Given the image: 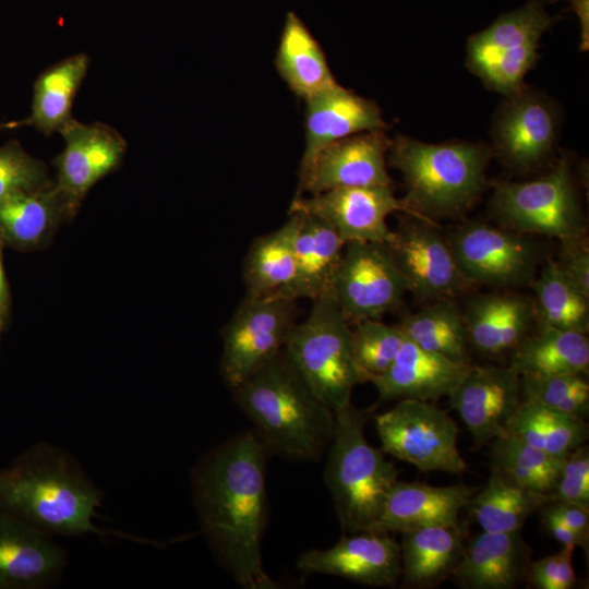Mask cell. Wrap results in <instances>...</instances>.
Here are the masks:
<instances>
[{"mask_svg": "<svg viewBox=\"0 0 589 589\" xmlns=\"http://www.w3.org/2000/svg\"><path fill=\"white\" fill-rule=\"evenodd\" d=\"M491 469L522 488L549 494L558 477L564 457L538 449L510 433L489 443Z\"/></svg>", "mask_w": 589, "mask_h": 589, "instance_id": "cell-37", "label": "cell"}, {"mask_svg": "<svg viewBox=\"0 0 589 589\" xmlns=\"http://www.w3.org/2000/svg\"><path fill=\"white\" fill-rule=\"evenodd\" d=\"M335 413L324 481L347 534L370 531L398 481V470L365 438L366 411L351 404Z\"/></svg>", "mask_w": 589, "mask_h": 589, "instance_id": "cell-5", "label": "cell"}, {"mask_svg": "<svg viewBox=\"0 0 589 589\" xmlns=\"http://www.w3.org/2000/svg\"><path fill=\"white\" fill-rule=\"evenodd\" d=\"M548 497L549 502L573 503L589 508V450L585 444L565 456Z\"/></svg>", "mask_w": 589, "mask_h": 589, "instance_id": "cell-41", "label": "cell"}, {"mask_svg": "<svg viewBox=\"0 0 589 589\" xmlns=\"http://www.w3.org/2000/svg\"><path fill=\"white\" fill-rule=\"evenodd\" d=\"M407 286L387 244L346 243L329 296L351 325L380 320L402 303Z\"/></svg>", "mask_w": 589, "mask_h": 589, "instance_id": "cell-11", "label": "cell"}, {"mask_svg": "<svg viewBox=\"0 0 589 589\" xmlns=\"http://www.w3.org/2000/svg\"><path fill=\"white\" fill-rule=\"evenodd\" d=\"M581 27V49L589 47V0H572Z\"/></svg>", "mask_w": 589, "mask_h": 589, "instance_id": "cell-46", "label": "cell"}, {"mask_svg": "<svg viewBox=\"0 0 589 589\" xmlns=\"http://www.w3.org/2000/svg\"><path fill=\"white\" fill-rule=\"evenodd\" d=\"M0 329H1V326H0Z\"/></svg>", "mask_w": 589, "mask_h": 589, "instance_id": "cell-49", "label": "cell"}, {"mask_svg": "<svg viewBox=\"0 0 589 589\" xmlns=\"http://www.w3.org/2000/svg\"><path fill=\"white\" fill-rule=\"evenodd\" d=\"M21 124H23V122H10V123H5V124H1L0 129L14 128V127H19Z\"/></svg>", "mask_w": 589, "mask_h": 589, "instance_id": "cell-48", "label": "cell"}, {"mask_svg": "<svg viewBox=\"0 0 589 589\" xmlns=\"http://www.w3.org/2000/svg\"><path fill=\"white\" fill-rule=\"evenodd\" d=\"M420 348L458 362H470L462 313L452 298H442L396 324Z\"/></svg>", "mask_w": 589, "mask_h": 589, "instance_id": "cell-34", "label": "cell"}, {"mask_svg": "<svg viewBox=\"0 0 589 589\" xmlns=\"http://www.w3.org/2000/svg\"><path fill=\"white\" fill-rule=\"evenodd\" d=\"M387 243L407 291L420 300L453 298L469 281L434 221L407 215Z\"/></svg>", "mask_w": 589, "mask_h": 589, "instance_id": "cell-14", "label": "cell"}, {"mask_svg": "<svg viewBox=\"0 0 589 589\" xmlns=\"http://www.w3.org/2000/svg\"><path fill=\"white\" fill-rule=\"evenodd\" d=\"M390 144L378 130L357 133L326 145L300 170L297 195H313L338 188L392 187L385 160Z\"/></svg>", "mask_w": 589, "mask_h": 589, "instance_id": "cell-16", "label": "cell"}, {"mask_svg": "<svg viewBox=\"0 0 589 589\" xmlns=\"http://www.w3.org/2000/svg\"><path fill=\"white\" fill-rule=\"evenodd\" d=\"M477 489L465 484L435 486L421 482L397 481L370 531L396 532L441 525H458Z\"/></svg>", "mask_w": 589, "mask_h": 589, "instance_id": "cell-19", "label": "cell"}, {"mask_svg": "<svg viewBox=\"0 0 589 589\" xmlns=\"http://www.w3.org/2000/svg\"><path fill=\"white\" fill-rule=\"evenodd\" d=\"M541 513V522L545 530L563 546H581L588 551L589 541L581 538L544 506Z\"/></svg>", "mask_w": 589, "mask_h": 589, "instance_id": "cell-45", "label": "cell"}, {"mask_svg": "<svg viewBox=\"0 0 589 589\" xmlns=\"http://www.w3.org/2000/svg\"><path fill=\"white\" fill-rule=\"evenodd\" d=\"M447 240L469 284L517 288L531 284L536 277L539 251L521 233L469 223L452 231Z\"/></svg>", "mask_w": 589, "mask_h": 589, "instance_id": "cell-12", "label": "cell"}, {"mask_svg": "<svg viewBox=\"0 0 589 589\" xmlns=\"http://www.w3.org/2000/svg\"><path fill=\"white\" fill-rule=\"evenodd\" d=\"M2 247L0 241V326L2 327L9 308V292L2 265Z\"/></svg>", "mask_w": 589, "mask_h": 589, "instance_id": "cell-47", "label": "cell"}, {"mask_svg": "<svg viewBox=\"0 0 589 589\" xmlns=\"http://www.w3.org/2000/svg\"><path fill=\"white\" fill-rule=\"evenodd\" d=\"M402 584L411 589H430L450 577L464 550L458 525L430 526L401 533Z\"/></svg>", "mask_w": 589, "mask_h": 589, "instance_id": "cell-27", "label": "cell"}, {"mask_svg": "<svg viewBox=\"0 0 589 589\" xmlns=\"http://www.w3.org/2000/svg\"><path fill=\"white\" fill-rule=\"evenodd\" d=\"M275 64L291 92L303 100L338 84L321 46L294 12L286 15Z\"/></svg>", "mask_w": 589, "mask_h": 589, "instance_id": "cell-31", "label": "cell"}, {"mask_svg": "<svg viewBox=\"0 0 589 589\" xmlns=\"http://www.w3.org/2000/svg\"><path fill=\"white\" fill-rule=\"evenodd\" d=\"M69 218L53 183L0 200V241L31 250L46 243L62 219Z\"/></svg>", "mask_w": 589, "mask_h": 589, "instance_id": "cell-28", "label": "cell"}, {"mask_svg": "<svg viewBox=\"0 0 589 589\" xmlns=\"http://www.w3.org/2000/svg\"><path fill=\"white\" fill-rule=\"evenodd\" d=\"M521 400L585 420L589 383L582 375L520 376Z\"/></svg>", "mask_w": 589, "mask_h": 589, "instance_id": "cell-39", "label": "cell"}, {"mask_svg": "<svg viewBox=\"0 0 589 589\" xmlns=\"http://www.w3.org/2000/svg\"><path fill=\"white\" fill-rule=\"evenodd\" d=\"M301 215L294 247V275L278 296L313 301L329 294L346 243L325 220Z\"/></svg>", "mask_w": 589, "mask_h": 589, "instance_id": "cell-25", "label": "cell"}, {"mask_svg": "<svg viewBox=\"0 0 589 589\" xmlns=\"http://www.w3.org/2000/svg\"><path fill=\"white\" fill-rule=\"evenodd\" d=\"M51 183L45 165L27 154L17 141L0 147V200Z\"/></svg>", "mask_w": 589, "mask_h": 589, "instance_id": "cell-40", "label": "cell"}, {"mask_svg": "<svg viewBox=\"0 0 589 589\" xmlns=\"http://www.w3.org/2000/svg\"><path fill=\"white\" fill-rule=\"evenodd\" d=\"M268 452L254 432H240L214 448L193 472L201 526L216 557L245 589H276L262 561L267 517Z\"/></svg>", "mask_w": 589, "mask_h": 589, "instance_id": "cell-1", "label": "cell"}, {"mask_svg": "<svg viewBox=\"0 0 589 589\" xmlns=\"http://www.w3.org/2000/svg\"><path fill=\"white\" fill-rule=\"evenodd\" d=\"M561 243L558 266L589 297V249L585 237Z\"/></svg>", "mask_w": 589, "mask_h": 589, "instance_id": "cell-43", "label": "cell"}, {"mask_svg": "<svg viewBox=\"0 0 589 589\" xmlns=\"http://www.w3.org/2000/svg\"><path fill=\"white\" fill-rule=\"evenodd\" d=\"M509 365L519 376L584 375L589 341L585 333L540 327L512 351Z\"/></svg>", "mask_w": 589, "mask_h": 589, "instance_id": "cell-30", "label": "cell"}, {"mask_svg": "<svg viewBox=\"0 0 589 589\" xmlns=\"http://www.w3.org/2000/svg\"><path fill=\"white\" fill-rule=\"evenodd\" d=\"M298 301L279 296L247 298L221 329L220 374L233 390L285 346L299 314Z\"/></svg>", "mask_w": 589, "mask_h": 589, "instance_id": "cell-10", "label": "cell"}, {"mask_svg": "<svg viewBox=\"0 0 589 589\" xmlns=\"http://www.w3.org/2000/svg\"><path fill=\"white\" fill-rule=\"evenodd\" d=\"M470 365L429 352L405 338L388 369L370 382L377 390L380 402L431 401L448 396Z\"/></svg>", "mask_w": 589, "mask_h": 589, "instance_id": "cell-20", "label": "cell"}, {"mask_svg": "<svg viewBox=\"0 0 589 589\" xmlns=\"http://www.w3.org/2000/svg\"><path fill=\"white\" fill-rule=\"evenodd\" d=\"M531 554L520 530L482 531L465 545L450 577L462 589H514L526 582Z\"/></svg>", "mask_w": 589, "mask_h": 589, "instance_id": "cell-21", "label": "cell"}, {"mask_svg": "<svg viewBox=\"0 0 589 589\" xmlns=\"http://www.w3.org/2000/svg\"><path fill=\"white\" fill-rule=\"evenodd\" d=\"M63 566L62 552L38 529L0 513V588H33Z\"/></svg>", "mask_w": 589, "mask_h": 589, "instance_id": "cell-26", "label": "cell"}, {"mask_svg": "<svg viewBox=\"0 0 589 589\" xmlns=\"http://www.w3.org/2000/svg\"><path fill=\"white\" fill-rule=\"evenodd\" d=\"M495 128V145L512 166L530 168L551 151L556 136V115L546 99L530 92L512 94Z\"/></svg>", "mask_w": 589, "mask_h": 589, "instance_id": "cell-22", "label": "cell"}, {"mask_svg": "<svg viewBox=\"0 0 589 589\" xmlns=\"http://www.w3.org/2000/svg\"><path fill=\"white\" fill-rule=\"evenodd\" d=\"M88 65V56L79 53L44 70L35 81L32 112L23 124L46 135L60 132L73 119L72 105Z\"/></svg>", "mask_w": 589, "mask_h": 589, "instance_id": "cell-32", "label": "cell"}, {"mask_svg": "<svg viewBox=\"0 0 589 589\" xmlns=\"http://www.w3.org/2000/svg\"><path fill=\"white\" fill-rule=\"evenodd\" d=\"M489 149L473 143L426 144L398 137L389 147V164L407 187L402 199L416 217H455L467 211L485 182Z\"/></svg>", "mask_w": 589, "mask_h": 589, "instance_id": "cell-4", "label": "cell"}, {"mask_svg": "<svg viewBox=\"0 0 589 589\" xmlns=\"http://www.w3.org/2000/svg\"><path fill=\"white\" fill-rule=\"evenodd\" d=\"M544 507L573 531L589 541V508L564 502H549Z\"/></svg>", "mask_w": 589, "mask_h": 589, "instance_id": "cell-44", "label": "cell"}, {"mask_svg": "<svg viewBox=\"0 0 589 589\" xmlns=\"http://www.w3.org/2000/svg\"><path fill=\"white\" fill-rule=\"evenodd\" d=\"M283 349L332 411L351 404L353 388L363 382L354 360L351 324L329 294L312 301L306 317L296 322Z\"/></svg>", "mask_w": 589, "mask_h": 589, "instance_id": "cell-6", "label": "cell"}, {"mask_svg": "<svg viewBox=\"0 0 589 589\" xmlns=\"http://www.w3.org/2000/svg\"><path fill=\"white\" fill-rule=\"evenodd\" d=\"M383 453L414 466L422 472L460 474L467 464L458 446V428L446 411L434 404L400 399L374 417Z\"/></svg>", "mask_w": 589, "mask_h": 589, "instance_id": "cell-8", "label": "cell"}, {"mask_svg": "<svg viewBox=\"0 0 589 589\" xmlns=\"http://www.w3.org/2000/svg\"><path fill=\"white\" fill-rule=\"evenodd\" d=\"M448 397L473 441L483 445L507 433L521 401L520 376L510 365L471 364Z\"/></svg>", "mask_w": 589, "mask_h": 589, "instance_id": "cell-17", "label": "cell"}, {"mask_svg": "<svg viewBox=\"0 0 589 589\" xmlns=\"http://www.w3.org/2000/svg\"><path fill=\"white\" fill-rule=\"evenodd\" d=\"M289 213L318 217L328 223L345 243L387 244L394 236L387 217L393 213L414 216L392 187L338 188L309 196L296 195ZM416 217V216H414Z\"/></svg>", "mask_w": 589, "mask_h": 589, "instance_id": "cell-13", "label": "cell"}, {"mask_svg": "<svg viewBox=\"0 0 589 589\" xmlns=\"http://www.w3.org/2000/svg\"><path fill=\"white\" fill-rule=\"evenodd\" d=\"M552 22L541 0L501 15L469 39L471 69L493 89L516 93L537 59L539 39Z\"/></svg>", "mask_w": 589, "mask_h": 589, "instance_id": "cell-9", "label": "cell"}, {"mask_svg": "<svg viewBox=\"0 0 589 589\" xmlns=\"http://www.w3.org/2000/svg\"><path fill=\"white\" fill-rule=\"evenodd\" d=\"M575 548L563 546L560 552L532 561L526 582L534 589H570L577 577L573 567Z\"/></svg>", "mask_w": 589, "mask_h": 589, "instance_id": "cell-42", "label": "cell"}, {"mask_svg": "<svg viewBox=\"0 0 589 589\" xmlns=\"http://www.w3.org/2000/svg\"><path fill=\"white\" fill-rule=\"evenodd\" d=\"M507 433L538 449L564 457L585 444L588 424L585 420L521 400L508 423Z\"/></svg>", "mask_w": 589, "mask_h": 589, "instance_id": "cell-36", "label": "cell"}, {"mask_svg": "<svg viewBox=\"0 0 589 589\" xmlns=\"http://www.w3.org/2000/svg\"><path fill=\"white\" fill-rule=\"evenodd\" d=\"M352 348L362 382L384 373L394 361L405 336L397 325L363 320L351 327Z\"/></svg>", "mask_w": 589, "mask_h": 589, "instance_id": "cell-38", "label": "cell"}, {"mask_svg": "<svg viewBox=\"0 0 589 589\" xmlns=\"http://www.w3.org/2000/svg\"><path fill=\"white\" fill-rule=\"evenodd\" d=\"M305 148L300 170L326 145L344 137L385 128L380 108L339 84L305 100Z\"/></svg>", "mask_w": 589, "mask_h": 589, "instance_id": "cell-23", "label": "cell"}, {"mask_svg": "<svg viewBox=\"0 0 589 589\" xmlns=\"http://www.w3.org/2000/svg\"><path fill=\"white\" fill-rule=\"evenodd\" d=\"M546 503L548 494L522 488L491 469L486 484L476 492L468 506L482 531L514 532L521 530L526 520Z\"/></svg>", "mask_w": 589, "mask_h": 589, "instance_id": "cell-33", "label": "cell"}, {"mask_svg": "<svg viewBox=\"0 0 589 589\" xmlns=\"http://www.w3.org/2000/svg\"><path fill=\"white\" fill-rule=\"evenodd\" d=\"M300 570L342 577L373 587H394L401 576L400 544L388 533L345 534L335 545L302 553Z\"/></svg>", "mask_w": 589, "mask_h": 589, "instance_id": "cell-18", "label": "cell"}, {"mask_svg": "<svg viewBox=\"0 0 589 589\" xmlns=\"http://www.w3.org/2000/svg\"><path fill=\"white\" fill-rule=\"evenodd\" d=\"M64 148L55 159L57 181L68 216L73 217L87 192L116 170L127 151L118 131L104 123H82L74 118L59 132Z\"/></svg>", "mask_w": 589, "mask_h": 589, "instance_id": "cell-15", "label": "cell"}, {"mask_svg": "<svg viewBox=\"0 0 589 589\" xmlns=\"http://www.w3.org/2000/svg\"><path fill=\"white\" fill-rule=\"evenodd\" d=\"M231 392L269 455L316 461L328 448L335 413L313 393L284 349Z\"/></svg>", "mask_w": 589, "mask_h": 589, "instance_id": "cell-2", "label": "cell"}, {"mask_svg": "<svg viewBox=\"0 0 589 589\" xmlns=\"http://www.w3.org/2000/svg\"><path fill=\"white\" fill-rule=\"evenodd\" d=\"M468 342L488 357L512 352L528 335L533 303L517 293H490L473 298L462 313Z\"/></svg>", "mask_w": 589, "mask_h": 589, "instance_id": "cell-24", "label": "cell"}, {"mask_svg": "<svg viewBox=\"0 0 589 589\" xmlns=\"http://www.w3.org/2000/svg\"><path fill=\"white\" fill-rule=\"evenodd\" d=\"M100 493L63 454L37 446L0 470V513L47 532H99L92 525Z\"/></svg>", "mask_w": 589, "mask_h": 589, "instance_id": "cell-3", "label": "cell"}, {"mask_svg": "<svg viewBox=\"0 0 589 589\" xmlns=\"http://www.w3.org/2000/svg\"><path fill=\"white\" fill-rule=\"evenodd\" d=\"M531 285L536 296L534 316L540 327L587 332L589 297L566 276L556 261L548 260Z\"/></svg>", "mask_w": 589, "mask_h": 589, "instance_id": "cell-35", "label": "cell"}, {"mask_svg": "<svg viewBox=\"0 0 589 589\" xmlns=\"http://www.w3.org/2000/svg\"><path fill=\"white\" fill-rule=\"evenodd\" d=\"M492 209L505 228L561 242L585 237V219L570 166L562 159L549 173L529 182H500Z\"/></svg>", "mask_w": 589, "mask_h": 589, "instance_id": "cell-7", "label": "cell"}, {"mask_svg": "<svg viewBox=\"0 0 589 589\" xmlns=\"http://www.w3.org/2000/svg\"><path fill=\"white\" fill-rule=\"evenodd\" d=\"M301 220L300 213H289L278 229L253 240L242 266L247 298L278 296L291 283Z\"/></svg>", "mask_w": 589, "mask_h": 589, "instance_id": "cell-29", "label": "cell"}]
</instances>
